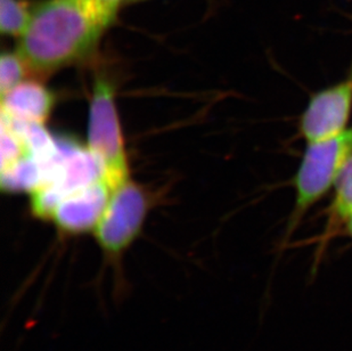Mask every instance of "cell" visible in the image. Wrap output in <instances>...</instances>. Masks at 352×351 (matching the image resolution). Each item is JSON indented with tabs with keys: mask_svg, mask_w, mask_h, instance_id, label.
Instances as JSON below:
<instances>
[{
	"mask_svg": "<svg viewBox=\"0 0 352 351\" xmlns=\"http://www.w3.org/2000/svg\"><path fill=\"white\" fill-rule=\"evenodd\" d=\"M118 13L96 0H43L19 38L29 70L46 76L93 56Z\"/></svg>",
	"mask_w": 352,
	"mask_h": 351,
	"instance_id": "cell-1",
	"label": "cell"
},
{
	"mask_svg": "<svg viewBox=\"0 0 352 351\" xmlns=\"http://www.w3.org/2000/svg\"><path fill=\"white\" fill-rule=\"evenodd\" d=\"M152 206L150 194L143 186L128 179L118 186L111 194L94 235L102 253V275L110 273L112 295L117 301L126 298L129 292V281L124 270V257L140 237Z\"/></svg>",
	"mask_w": 352,
	"mask_h": 351,
	"instance_id": "cell-2",
	"label": "cell"
},
{
	"mask_svg": "<svg viewBox=\"0 0 352 351\" xmlns=\"http://www.w3.org/2000/svg\"><path fill=\"white\" fill-rule=\"evenodd\" d=\"M87 147L98 160L104 180L112 191L130 179L116 88L111 80L100 73L95 78L90 98Z\"/></svg>",
	"mask_w": 352,
	"mask_h": 351,
	"instance_id": "cell-3",
	"label": "cell"
},
{
	"mask_svg": "<svg viewBox=\"0 0 352 351\" xmlns=\"http://www.w3.org/2000/svg\"><path fill=\"white\" fill-rule=\"evenodd\" d=\"M352 154V131L320 142H308L294 179L296 210L301 215L336 185Z\"/></svg>",
	"mask_w": 352,
	"mask_h": 351,
	"instance_id": "cell-4",
	"label": "cell"
},
{
	"mask_svg": "<svg viewBox=\"0 0 352 351\" xmlns=\"http://www.w3.org/2000/svg\"><path fill=\"white\" fill-rule=\"evenodd\" d=\"M112 189L104 178L65 196L54 210L50 222L65 237L95 232L110 201Z\"/></svg>",
	"mask_w": 352,
	"mask_h": 351,
	"instance_id": "cell-5",
	"label": "cell"
},
{
	"mask_svg": "<svg viewBox=\"0 0 352 351\" xmlns=\"http://www.w3.org/2000/svg\"><path fill=\"white\" fill-rule=\"evenodd\" d=\"M352 107V80L316 94L301 118V133L307 142L329 140L346 131Z\"/></svg>",
	"mask_w": 352,
	"mask_h": 351,
	"instance_id": "cell-6",
	"label": "cell"
},
{
	"mask_svg": "<svg viewBox=\"0 0 352 351\" xmlns=\"http://www.w3.org/2000/svg\"><path fill=\"white\" fill-rule=\"evenodd\" d=\"M55 95L37 80H24L1 96V116L14 123L45 125L55 106Z\"/></svg>",
	"mask_w": 352,
	"mask_h": 351,
	"instance_id": "cell-7",
	"label": "cell"
},
{
	"mask_svg": "<svg viewBox=\"0 0 352 351\" xmlns=\"http://www.w3.org/2000/svg\"><path fill=\"white\" fill-rule=\"evenodd\" d=\"M34 3L28 0H0V30L5 36L20 38L27 29Z\"/></svg>",
	"mask_w": 352,
	"mask_h": 351,
	"instance_id": "cell-8",
	"label": "cell"
},
{
	"mask_svg": "<svg viewBox=\"0 0 352 351\" xmlns=\"http://www.w3.org/2000/svg\"><path fill=\"white\" fill-rule=\"evenodd\" d=\"M27 63L19 52H5L0 60V92L1 96L25 80Z\"/></svg>",
	"mask_w": 352,
	"mask_h": 351,
	"instance_id": "cell-9",
	"label": "cell"
},
{
	"mask_svg": "<svg viewBox=\"0 0 352 351\" xmlns=\"http://www.w3.org/2000/svg\"><path fill=\"white\" fill-rule=\"evenodd\" d=\"M336 186V198L333 206L336 215L343 219L352 213V154L346 161L342 173H340Z\"/></svg>",
	"mask_w": 352,
	"mask_h": 351,
	"instance_id": "cell-10",
	"label": "cell"
},
{
	"mask_svg": "<svg viewBox=\"0 0 352 351\" xmlns=\"http://www.w3.org/2000/svg\"><path fill=\"white\" fill-rule=\"evenodd\" d=\"M100 5L107 7L109 10H113L116 13L119 12L121 7L126 3H133V1H140V0H96Z\"/></svg>",
	"mask_w": 352,
	"mask_h": 351,
	"instance_id": "cell-11",
	"label": "cell"
},
{
	"mask_svg": "<svg viewBox=\"0 0 352 351\" xmlns=\"http://www.w3.org/2000/svg\"><path fill=\"white\" fill-rule=\"evenodd\" d=\"M343 219H344V222H346V232L351 236L352 239V213L346 215V217H344Z\"/></svg>",
	"mask_w": 352,
	"mask_h": 351,
	"instance_id": "cell-12",
	"label": "cell"
}]
</instances>
